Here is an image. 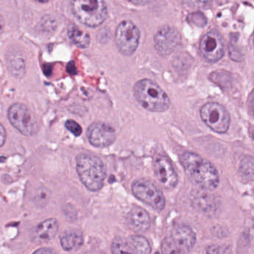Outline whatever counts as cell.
<instances>
[{"instance_id":"25","label":"cell","mask_w":254,"mask_h":254,"mask_svg":"<svg viewBox=\"0 0 254 254\" xmlns=\"http://www.w3.org/2000/svg\"><path fill=\"white\" fill-rule=\"evenodd\" d=\"M230 56L234 61H240L242 58L241 53L237 51L234 46L230 47Z\"/></svg>"},{"instance_id":"15","label":"cell","mask_w":254,"mask_h":254,"mask_svg":"<svg viewBox=\"0 0 254 254\" xmlns=\"http://www.w3.org/2000/svg\"><path fill=\"white\" fill-rule=\"evenodd\" d=\"M127 223L131 231L142 234L149 231L150 228V216L144 209L135 206L127 215Z\"/></svg>"},{"instance_id":"10","label":"cell","mask_w":254,"mask_h":254,"mask_svg":"<svg viewBox=\"0 0 254 254\" xmlns=\"http://www.w3.org/2000/svg\"><path fill=\"white\" fill-rule=\"evenodd\" d=\"M199 49L203 58L208 62L219 61L225 54V44L222 36L217 31H209L201 38Z\"/></svg>"},{"instance_id":"3","label":"cell","mask_w":254,"mask_h":254,"mask_svg":"<svg viewBox=\"0 0 254 254\" xmlns=\"http://www.w3.org/2000/svg\"><path fill=\"white\" fill-rule=\"evenodd\" d=\"M76 169L80 181L89 191L98 192L102 189L107 169L99 158L86 154L79 155L76 161Z\"/></svg>"},{"instance_id":"31","label":"cell","mask_w":254,"mask_h":254,"mask_svg":"<svg viewBox=\"0 0 254 254\" xmlns=\"http://www.w3.org/2000/svg\"><path fill=\"white\" fill-rule=\"evenodd\" d=\"M253 138H254V132H253Z\"/></svg>"},{"instance_id":"16","label":"cell","mask_w":254,"mask_h":254,"mask_svg":"<svg viewBox=\"0 0 254 254\" xmlns=\"http://www.w3.org/2000/svg\"><path fill=\"white\" fill-rule=\"evenodd\" d=\"M190 202L192 207L198 211L210 213L213 210V199L206 191H192L190 195Z\"/></svg>"},{"instance_id":"24","label":"cell","mask_w":254,"mask_h":254,"mask_svg":"<svg viewBox=\"0 0 254 254\" xmlns=\"http://www.w3.org/2000/svg\"><path fill=\"white\" fill-rule=\"evenodd\" d=\"M207 254H231V251L219 246H209L206 250Z\"/></svg>"},{"instance_id":"12","label":"cell","mask_w":254,"mask_h":254,"mask_svg":"<svg viewBox=\"0 0 254 254\" xmlns=\"http://www.w3.org/2000/svg\"><path fill=\"white\" fill-rule=\"evenodd\" d=\"M87 137L89 143L95 147H108L116 140V131L104 122H94L88 128Z\"/></svg>"},{"instance_id":"28","label":"cell","mask_w":254,"mask_h":254,"mask_svg":"<svg viewBox=\"0 0 254 254\" xmlns=\"http://www.w3.org/2000/svg\"><path fill=\"white\" fill-rule=\"evenodd\" d=\"M67 72L71 75L77 74V69H76L75 64L74 61H70L67 65Z\"/></svg>"},{"instance_id":"13","label":"cell","mask_w":254,"mask_h":254,"mask_svg":"<svg viewBox=\"0 0 254 254\" xmlns=\"http://www.w3.org/2000/svg\"><path fill=\"white\" fill-rule=\"evenodd\" d=\"M170 237L176 246L186 254L192 251L196 243L195 232L187 225H180L175 228Z\"/></svg>"},{"instance_id":"8","label":"cell","mask_w":254,"mask_h":254,"mask_svg":"<svg viewBox=\"0 0 254 254\" xmlns=\"http://www.w3.org/2000/svg\"><path fill=\"white\" fill-rule=\"evenodd\" d=\"M115 40L121 53L125 56H131L138 46L140 31L131 21L124 20L117 27Z\"/></svg>"},{"instance_id":"19","label":"cell","mask_w":254,"mask_h":254,"mask_svg":"<svg viewBox=\"0 0 254 254\" xmlns=\"http://www.w3.org/2000/svg\"><path fill=\"white\" fill-rule=\"evenodd\" d=\"M134 254H151L152 248L147 239L143 236H131L127 240Z\"/></svg>"},{"instance_id":"27","label":"cell","mask_w":254,"mask_h":254,"mask_svg":"<svg viewBox=\"0 0 254 254\" xmlns=\"http://www.w3.org/2000/svg\"><path fill=\"white\" fill-rule=\"evenodd\" d=\"M6 140V132L4 127L0 123V148L4 144Z\"/></svg>"},{"instance_id":"29","label":"cell","mask_w":254,"mask_h":254,"mask_svg":"<svg viewBox=\"0 0 254 254\" xmlns=\"http://www.w3.org/2000/svg\"><path fill=\"white\" fill-rule=\"evenodd\" d=\"M4 26V19H3L2 16L0 15V33L3 31V28Z\"/></svg>"},{"instance_id":"6","label":"cell","mask_w":254,"mask_h":254,"mask_svg":"<svg viewBox=\"0 0 254 254\" xmlns=\"http://www.w3.org/2000/svg\"><path fill=\"white\" fill-rule=\"evenodd\" d=\"M131 191L135 198L157 211L164 210L165 197L155 183L146 179H139L133 183Z\"/></svg>"},{"instance_id":"30","label":"cell","mask_w":254,"mask_h":254,"mask_svg":"<svg viewBox=\"0 0 254 254\" xmlns=\"http://www.w3.org/2000/svg\"><path fill=\"white\" fill-rule=\"evenodd\" d=\"M252 107H253V110H254V98L253 100V102H252Z\"/></svg>"},{"instance_id":"20","label":"cell","mask_w":254,"mask_h":254,"mask_svg":"<svg viewBox=\"0 0 254 254\" xmlns=\"http://www.w3.org/2000/svg\"><path fill=\"white\" fill-rule=\"evenodd\" d=\"M240 175L247 181L254 180V158L246 156L242 160L239 169Z\"/></svg>"},{"instance_id":"1","label":"cell","mask_w":254,"mask_h":254,"mask_svg":"<svg viewBox=\"0 0 254 254\" xmlns=\"http://www.w3.org/2000/svg\"><path fill=\"white\" fill-rule=\"evenodd\" d=\"M180 162L191 181L204 190H213L219 186V175L216 167L207 160L193 152H186Z\"/></svg>"},{"instance_id":"23","label":"cell","mask_w":254,"mask_h":254,"mask_svg":"<svg viewBox=\"0 0 254 254\" xmlns=\"http://www.w3.org/2000/svg\"><path fill=\"white\" fill-rule=\"evenodd\" d=\"M65 128L76 137H79L82 134V128L80 125L74 121L69 119L67 120L65 124Z\"/></svg>"},{"instance_id":"7","label":"cell","mask_w":254,"mask_h":254,"mask_svg":"<svg viewBox=\"0 0 254 254\" xmlns=\"http://www.w3.org/2000/svg\"><path fill=\"white\" fill-rule=\"evenodd\" d=\"M201 119L215 132L226 133L231 124V116L225 107L219 103L209 102L201 107Z\"/></svg>"},{"instance_id":"26","label":"cell","mask_w":254,"mask_h":254,"mask_svg":"<svg viewBox=\"0 0 254 254\" xmlns=\"http://www.w3.org/2000/svg\"><path fill=\"white\" fill-rule=\"evenodd\" d=\"M33 254H58L55 250L52 249H48V248H43L36 251Z\"/></svg>"},{"instance_id":"22","label":"cell","mask_w":254,"mask_h":254,"mask_svg":"<svg viewBox=\"0 0 254 254\" xmlns=\"http://www.w3.org/2000/svg\"><path fill=\"white\" fill-rule=\"evenodd\" d=\"M162 254H186L184 253L172 240L171 237H166L161 243Z\"/></svg>"},{"instance_id":"21","label":"cell","mask_w":254,"mask_h":254,"mask_svg":"<svg viewBox=\"0 0 254 254\" xmlns=\"http://www.w3.org/2000/svg\"><path fill=\"white\" fill-rule=\"evenodd\" d=\"M111 251L113 254H134L127 241L120 237H117L113 240Z\"/></svg>"},{"instance_id":"11","label":"cell","mask_w":254,"mask_h":254,"mask_svg":"<svg viewBox=\"0 0 254 254\" xmlns=\"http://www.w3.org/2000/svg\"><path fill=\"white\" fill-rule=\"evenodd\" d=\"M181 40L180 33L176 28L165 25L157 31L154 37V44L160 55L167 56L176 50Z\"/></svg>"},{"instance_id":"9","label":"cell","mask_w":254,"mask_h":254,"mask_svg":"<svg viewBox=\"0 0 254 254\" xmlns=\"http://www.w3.org/2000/svg\"><path fill=\"white\" fill-rule=\"evenodd\" d=\"M154 172L158 183L166 189L176 187L179 182L177 173L170 160L164 155H158L153 161Z\"/></svg>"},{"instance_id":"5","label":"cell","mask_w":254,"mask_h":254,"mask_svg":"<svg viewBox=\"0 0 254 254\" xmlns=\"http://www.w3.org/2000/svg\"><path fill=\"white\" fill-rule=\"evenodd\" d=\"M7 118L10 124L23 135L31 137L38 131L39 124L35 116L24 104H12L7 110Z\"/></svg>"},{"instance_id":"14","label":"cell","mask_w":254,"mask_h":254,"mask_svg":"<svg viewBox=\"0 0 254 254\" xmlns=\"http://www.w3.org/2000/svg\"><path fill=\"white\" fill-rule=\"evenodd\" d=\"M59 230V223L54 218L46 219L34 228L31 233V240L34 243L41 244L48 243L55 238Z\"/></svg>"},{"instance_id":"2","label":"cell","mask_w":254,"mask_h":254,"mask_svg":"<svg viewBox=\"0 0 254 254\" xmlns=\"http://www.w3.org/2000/svg\"><path fill=\"white\" fill-rule=\"evenodd\" d=\"M133 93L137 102L151 112L167 111L170 107V99L164 89L153 81L142 79L134 84Z\"/></svg>"},{"instance_id":"4","label":"cell","mask_w":254,"mask_h":254,"mask_svg":"<svg viewBox=\"0 0 254 254\" xmlns=\"http://www.w3.org/2000/svg\"><path fill=\"white\" fill-rule=\"evenodd\" d=\"M74 16L86 26L95 27L102 24L108 14L105 1L101 0H77L71 2Z\"/></svg>"},{"instance_id":"18","label":"cell","mask_w":254,"mask_h":254,"mask_svg":"<svg viewBox=\"0 0 254 254\" xmlns=\"http://www.w3.org/2000/svg\"><path fill=\"white\" fill-rule=\"evenodd\" d=\"M68 38L78 47L86 49L90 45L91 38L86 31L80 29L74 24H70L67 28Z\"/></svg>"},{"instance_id":"17","label":"cell","mask_w":254,"mask_h":254,"mask_svg":"<svg viewBox=\"0 0 254 254\" xmlns=\"http://www.w3.org/2000/svg\"><path fill=\"white\" fill-rule=\"evenodd\" d=\"M61 245L65 252H75L83 245V237L78 231H68L61 237Z\"/></svg>"}]
</instances>
